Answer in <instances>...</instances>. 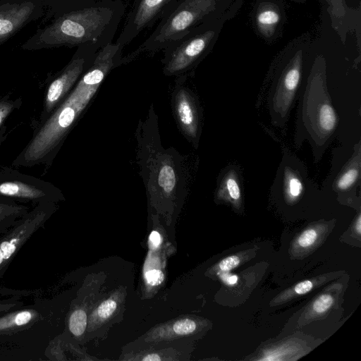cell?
Here are the masks:
<instances>
[{
	"label": "cell",
	"mask_w": 361,
	"mask_h": 361,
	"mask_svg": "<svg viewBox=\"0 0 361 361\" xmlns=\"http://www.w3.org/2000/svg\"><path fill=\"white\" fill-rule=\"evenodd\" d=\"M162 242L161 234L157 231H152L149 236V247L151 250H155L160 247Z\"/></svg>",
	"instance_id": "obj_29"
},
{
	"label": "cell",
	"mask_w": 361,
	"mask_h": 361,
	"mask_svg": "<svg viewBox=\"0 0 361 361\" xmlns=\"http://www.w3.org/2000/svg\"><path fill=\"white\" fill-rule=\"evenodd\" d=\"M203 11L202 0H184L163 25L156 41L162 43L172 40L189 29Z\"/></svg>",
	"instance_id": "obj_7"
},
{
	"label": "cell",
	"mask_w": 361,
	"mask_h": 361,
	"mask_svg": "<svg viewBox=\"0 0 361 361\" xmlns=\"http://www.w3.org/2000/svg\"><path fill=\"white\" fill-rule=\"evenodd\" d=\"M335 300L330 292L319 295L305 310V320L311 321L324 315L333 307Z\"/></svg>",
	"instance_id": "obj_15"
},
{
	"label": "cell",
	"mask_w": 361,
	"mask_h": 361,
	"mask_svg": "<svg viewBox=\"0 0 361 361\" xmlns=\"http://www.w3.org/2000/svg\"><path fill=\"white\" fill-rule=\"evenodd\" d=\"M279 15L273 11H266L261 13L258 16V20L264 25H273L279 21Z\"/></svg>",
	"instance_id": "obj_28"
},
{
	"label": "cell",
	"mask_w": 361,
	"mask_h": 361,
	"mask_svg": "<svg viewBox=\"0 0 361 361\" xmlns=\"http://www.w3.org/2000/svg\"><path fill=\"white\" fill-rule=\"evenodd\" d=\"M166 0H142L135 16L137 29L145 26L157 13Z\"/></svg>",
	"instance_id": "obj_16"
},
{
	"label": "cell",
	"mask_w": 361,
	"mask_h": 361,
	"mask_svg": "<svg viewBox=\"0 0 361 361\" xmlns=\"http://www.w3.org/2000/svg\"><path fill=\"white\" fill-rule=\"evenodd\" d=\"M163 359L164 358H162L161 356H160V355L158 354V353H148V354H145L141 358V360H149V361H151V360H153V361L161 360Z\"/></svg>",
	"instance_id": "obj_31"
},
{
	"label": "cell",
	"mask_w": 361,
	"mask_h": 361,
	"mask_svg": "<svg viewBox=\"0 0 361 361\" xmlns=\"http://www.w3.org/2000/svg\"><path fill=\"white\" fill-rule=\"evenodd\" d=\"M118 48L117 44L108 43L102 49L63 102L42 124L35 127L31 139L13 161V166L51 165L68 133L112 68Z\"/></svg>",
	"instance_id": "obj_1"
},
{
	"label": "cell",
	"mask_w": 361,
	"mask_h": 361,
	"mask_svg": "<svg viewBox=\"0 0 361 361\" xmlns=\"http://www.w3.org/2000/svg\"><path fill=\"white\" fill-rule=\"evenodd\" d=\"M336 123L334 109L329 104H324L319 112V125L325 131H331Z\"/></svg>",
	"instance_id": "obj_20"
},
{
	"label": "cell",
	"mask_w": 361,
	"mask_h": 361,
	"mask_svg": "<svg viewBox=\"0 0 361 361\" xmlns=\"http://www.w3.org/2000/svg\"><path fill=\"white\" fill-rule=\"evenodd\" d=\"M358 176L357 170L355 169L347 171L338 180L337 186L341 190L350 187L356 180Z\"/></svg>",
	"instance_id": "obj_23"
},
{
	"label": "cell",
	"mask_w": 361,
	"mask_h": 361,
	"mask_svg": "<svg viewBox=\"0 0 361 361\" xmlns=\"http://www.w3.org/2000/svg\"><path fill=\"white\" fill-rule=\"evenodd\" d=\"M207 40L197 37L183 43L172 54L166 68V74H175L185 70L203 51Z\"/></svg>",
	"instance_id": "obj_9"
},
{
	"label": "cell",
	"mask_w": 361,
	"mask_h": 361,
	"mask_svg": "<svg viewBox=\"0 0 361 361\" xmlns=\"http://www.w3.org/2000/svg\"><path fill=\"white\" fill-rule=\"evenodd\" d=\"M173 104L179 126L185 135L194 138L197 133V118L192 97L186 90L180 89L175 94Z\"/></svg>",
	"instance_id": "obj_10"
},
{
	"label": "cell",
	"mask_w": 361,
	"mask_h": 361,
	"mask_svg": "<svg viewBox=\"0 0 361 361\" xmlns=\"http://www.w3.org/2000/svg\"><path fill=\"white\" fill-rule=\"evenodd\" d=\"M226 187L229 197L235 202L240 200L241 192L238 182L232 177L228 178L226 182Z\"/></svg>",
	"instance_id": "obj_27"
},
{
	"label": "cell",
	"mask_w": 361,
	"mask_h": 361,
	"mask_svg": "<svg viewBox=\"0 0 361 361\" xmlns=\"http://www.w3.org/2000/svg\"><path fill=\"white\" fill-rule=\"evenodd\" d=\"M248 251L241 252L235 255H229L219 261L213 268V272L216 275L221 273L229 272L231 270L238 267L241 263L247 259Z\"/></svg>",
	"instance_id": "obj_18"
},
{
	"label": "cell",
	"mask_w": 361,
	"mask_h": 361,
	"mask_svg": "<svg viewBox=\"0 0 361 361\" xmlns=\"http://www.w3.org/2000/svg\"><path fill=\"white\" fill-rule=\"evenodd\" d=\"M22 103L20 97H13L10 93L0 97V127L15 110L22 106Z\"/></svg>",
	"instance_id": "obj_19"
},
{
	"label": "cell",
	"mask_w": 361,
	"mask_h": 361,
	"mask_svg": "<svg viewBox=\"0 0 361 361\" xmlns=\"http://www.w3.org/2000/svg\"><path fill=\"white\" fill-rule=\"evenodd\" d=\"M0 197L34 206L64 199L62 192L52 183L8 166L0 169Z\"/></svg>",
	"instance_id": "obj_5"
},
{
	"label": "cell",
	"mask_w": 361,
	"mask_h": 361,
	"mask_svg": "<svg viewBox=\"0 0 361 361\" xmlns=\"http://www.w3.org/2000/svg\"><path fill=\"white\" fill-rule=\"evenodd\" d=\"M111 16V10L104 7H90L64 14L41 32L39 45H74L95 41Z\"/></svg>",
	"instance_id": "obj_3"
},
{
	"label": "cell",
	"mask_w": 361,
	"mask_h": 361,
	"mask_svg": "<svg viewBox=\"0 0 361 361\" xmlns=\"http://www.w3.org/2000/svg\"><path fill=\"white\" fill-rule=\"evenodd\" d=\"M145 281L151 286H156L163 281L164 274L160 269H152L145 273Z\"/></svg>",
	"instance_id": "obj_24"
},
{
	"label": "cell",
	"mask_w": 361,
	"mask_h": 361,
	"mask_svg": "<svg viewBox=\"0 0 361 361\" xmlns=\"http://www.w3.org/2000/svg\"><path fill=\"white\" fill-rule=\"evenodd\" d=\"M302 188V184L298 178H290L288 185V194L289 198L291 200L297 199L300 195Z\"/></svg>",
	"instance_id": "obj_25"
},
{
	"label": "cell",
	"mask_w": 361,
	"mask_h": 361,
	"mask_svg": "<svg viewBox=\"0 0 361 361\" xmlns=\"http://www.w3.org/2000/svg\"><path fill=\"white\" fill-rule=\"evenodd\" d=\"M328 227L324 224L307 226L294 239L290 246V255L295 258H303L312 253L322 243L327 235Z\"/></svg>",
	"instance_id": "obj_11"
},
{
	"label": "cell",
	"mask_w": 361,
	"mask_h": 361,
	"mask_svg": "<svg viewBox=\"0 0 361 361\" xmlns=\"http://www.w3.org/2000/svg\"><path fill=\"white\" fill-rule=\"evenodd\" d=\"M220 279L227 286H234L238 281V276L228 272L221 273L219 275Z\"/></svg>",
	"instance_id": "obj_30"
},
{
	"label": "cell",
	"mask_w": 361,
	"mask_h": 361,
	"mask_svg": "<svg viewBox=\"0 0 361 361\" xmlns=\"http://www.w3.org/2000/svg\"><path fill=\"white\" fill-rule=\"evenodd\" d=\"M21 298L13 295L6 299H0V315L23 306L25 304Z\"/></svg>",
	"instance_id": "obj_22"
},
{
	"label": "cell",
	"mask_w": 361,
	"mask_h": 361,
	"mask_svg": "<svg viewBox=\"0 0 361 361\" xmlns=\"http://www.w3.org/2000/svg\"><path fill=\"white\" fill-rule=\"evenodd\" d=\"M327 278L328 276H319L318 278H313L298 282L293 286L281 292L272 300L270 305L273 306L283 304L298 296L307 294L312 290L314 287L324 283V281H326Z\"/></svg>",
	"instance_id": "obj_14"
},
{
	"label": "cell",
	"mask_w": 361,
	"mask_h": 361,
	"mask_svg": "<svg viewBox=\"0 0 361 361\" xmlns=\"http://www.w3.org/2000/svg\"><path fill=\"white\" fill-rule=\"evenodd\" d=\"M118 303L115 298H109L103 301L96 309L94 319L99 322L109 318L115 312Z\"/></svg>",
	"instance_id": "obj_21"
},
{
	"label": "cell",
	"mask_w": 361,
	"mask_h": 361,
	"mask_svg": "<svg viewBox=\"0 0 361 361\" xmlns=\"http://www.w3.org/2000/svg\"><path fill=\"white\" fill-rule=\"evenodd\" d=\"M197 329L195 320L191 318L179 319L154 331L152 338L164 340L176 336H183L194 333Z\"/></svg>",
	"instance_id": "obj_13"
},
{
	"label": "cell",
	"mask_w": 361,
	"mask_h": 361,
	"mask_svg": "<svg viewBox=\"0 0 361 361\" xmlns=\"http://www.w3.org/2000/svg\"><path fill=\"white\" fill-rule=\"evenodd\" d=\"M56 210V203L42 202L35 204L16 224L0 234V280L19 250L40 228ZM39 290H16L0 287V296H31L39 294Z\"/></svg>",
	"instance_id": "obj_4"
},
{
	"label": "cell",
	"mask_w": 361,
	"mask_h": 361,
	"mask_svg": "<svg viewBox=\"0 0 361 361\" xmlns=\"http://www.w3.org/2000/svg\"><path fill=\"white\" fill-rule=\"evenodd\" d=\"M85 60L73 59L60 75L51 80L44 91L43 105L35 126L42 124L74 87L82 73Z\"/></svg>",
	"instance_id": "obj_6"
},
{
	"label": "cell",
	"mask_w": 361,
	"mask_h": 361,
	"mask_svg": "<svg viewBox=\"0 0 361 361\" xmlns=\"http://www.w3.org/2000/svg\"><path fill=\"white\" fill-rule=\"evenodd\" d=\"M63 298H36L0 315V361L47 360L49 343L61 334Z\"/></svg>",
	"instance_id": "obj_2"
},
{
	"label": "cell",
	"mask_w": 361,
	"mask_h": 361,
	"mask_svg": "<svg viewBox=\"0 0 361 361\" xmlns=\"http://www.w3.org/2000/svg\"><path fill=\"white\" fill-rule=\"evenodd\" d=\"M30 209L27 204L0 197V234L13 226Z\"/></svg>",
	"instance_id": "obj_12"
},
{
	"label": "cell",
	"mask_w": 361,
	"mask_h": 361,
	"mask_svg": "<svg viewBox=\"0 0 361 361\" xmlns=\"http://www.w3.org/2000/svg\"><path fill=\"white\" fill-rule=\"evenodd\" d=\"M360 221H361V218H360V215L359 214L357 216V220L355 221V226H354V231L358 236H360V233H361Z\"/></svg>",
	"instance_id": "obj_32"
},
{
	"label": "cell",
	"mask_w": 361,
	"mask_h": 361,
	"mask_svg": "<svg viewBox=\"0 0 361 361\" xmlns=\"http://www.w3.org/2000/svg\"><path fill=\"white\" fill-rule=\"evenodd\" d=\"M300 80V72L298 69L290 70L284 80V85L286 89L289 91H294L298 85Z\"/></svg>",
	"instance_id": "obj_26"
},
{
	"label": "cell",
	"mask_w": 361,
	"mask_h": 361,
	"mask_svg": "<svg viewBox=\"0 0 361 361\" xmlns=\"http://www.w3.org/2000/svg\"><path fill=\"white\" fill-rule=\"evenodd\" d=\"M34 8L35 5L31 1L7 4L0 7V43L28 20Z\"/></svg>",
	"instance_id": "obj_8"
},
{
	"label": "cell",
	"mask_w": 361,
	"mask_h": 361,
	"mask_svg": "<svg viewBox=\"0 0 361 361\" xmlns=\"http://www.w3.org/2000/svg\"><path fill=\"white\" fill-rule=\"evenodd\" d=\"M68 332L76 338L84 334L87 324V315L84 309L75 307L68 314L67 319Z\"/></svg>",
	"instance_id": "obj_17"
}]
</instances>
